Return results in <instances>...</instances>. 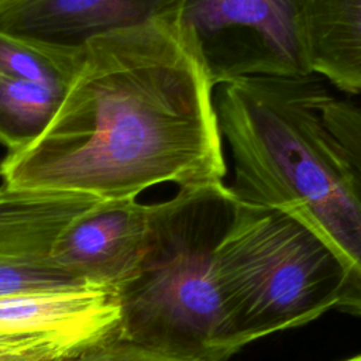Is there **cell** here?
<instances>
[{"label":"cell","mask_w":361,"mask_h":361,"mask_svg":"<svg viewBox=\"0 0 361 361\" xmlns=\"http://www.w3.org/2000/svg\"><path fill=\"white\" fill-rule=\"evenodd\" d=\"M213 86L168 23L103 34L45 131L0 162L3 186L137 199L159 183L223 182Z\"/></svg>","instance_id":"cell-1"},{"label":"cell","mask_w":361,"mask_h":361,"mask_svg":"<svg viewBox=\"0 0 361 361\" xmlns=\"http://www.w3.org/2000/svg\"><path fill=\"white\" fill-rule=\"evenodd\" d=\"M329 92L313 76H252L220 85L214 106L238 200L283 210L338 257V310L361 317V197L322 117Z\"/></svg>","instance_id":"cell-2"},{"label":"cell","mask_w":361,"mask_h":361,"mask_svg":"<svg viewBox=\"0 0 361 361\" xmlns=\"http://www.w3.org/2000/svg\"><path fill=\"white\" fill-rule=\"evenodd\" d=\"M238 199L223 182L178 188L151 203L145 255L118 292V337L185 361H227L228 345L213 259Z\"/></svg>","instance_id":"cell-3"},{"label":"cell","mask_w":361,"mask_h":361,"mask_svg":"<svg viewBox=\"0 0 361 361\" xmlns=\"http://www.w3.org/2000/svg\"><path fill=\"white\" fill-rule=\"evenodd\" d=\"M213 271L233 354L337 309L347 285L341 261L307 226L243 200L216 247Z\"/></svg>","instance_id":"cell-4"},{"label":"cell","mask_w":361,"mask_h":361,"mask_svg":"<svg viewBox=\"0 0 361 361\" xmlns=\"http://www.w3.org/2000/svg\"><path fill=\"white\" fill-rule=\"evenodd\" d=\"M312 0H182L173 27L212 86L252 76H313Z\"/></svg>","instance_id":"cell-5"},{"label":"cell","mask_w":361,"mask_h":361,"mask_svg":"<svg viewBox=\"0 0 361 361\" xmlns=\"http://www.w3.org/2000/svg\"><path fill=\"white\" fill-rule=\"evenodd\" d=\"M99 199L63 192L0 188V296L86 289L52 262L65 226Z\"/></svg>","instance_id":"cell-6"},{"label":"cell","mask_w":361,"mask_h":361,"mask_svg":"<svg viewBox=\"0 0 361 361\" xmlns=\"http://www.w3.org/2000/svg\"><path fill=\"white\" fill-rule=\"evenodd\" d=\"M151 226V204L103 199L61 231L52 262L89 288L120 292L138 274Z\"/></svg>","instance_id":"cell-7"},{"label":"cell","mask_w":361,"mask_h":361,"mask_svg":"<svg viewBox=\"0 0 361 361\" xmlns=\"http://www.w3.org/2000/svg\"><path fill=\"white\" fill-rule=\"evenodd\" d=\"M118 292L86 288L0 296V343H48L72 354L120 334Z\"/></svg>","instance_id":"cell-8"},{"label":"cell","mask_w":361,"mask_h":361,"mask_svg":"<svg viewBox=\"0 0 361 361\" xmlns=\"http://www.w3.org/2000/svg\"><path fill=\"white\" fill-rule=\"evenodd\" d=\"M182 0H0V31L82 51L93 38L148 23L175 24Z\"/></svg>","instance_id":"cell-9"},{"label":"cell","mask_w":361,"mask_h":361,"mask_svg":"<svg viewBox=\"0 0 361 361\" xmlns=\"http://www.w3.org/2000/svg\"><path fill=\"white\" fill-rule=\"evenodd\" d=\"M309 58L313 75L361 93V0H312Z\"/></svg>","instance_id":"cell-10"},{"label":"cell","mask_w":361,"mask_h":361,"mask_svg":"<svg viewBox=\"0 0 361 361\" xmlns=\"http://www.w3.org/2000/svg\"><path fill=\"white\" fill-rule=\"evenodd\" d=\"M65 93L0 75V142L8 152L25 148L49 126Z\"/></svg>","instance_id":"cell-11"},{"label":"cell","mask_w":361,"mask_h":361,"mask_svg":"<svg viewBox=\"0 0 361 361\" xmlns=\"http://www.w3.org/2000/svg\"><path fill=\"white\" fill-rule=\"evenodd\" d=\"M82 61V51H68L27 41L0 31V75L65 93Z\"/></svg>","instance_id":"cell-12"},{"label":"cell","mask_w":361,"mask_h":361,"mask_svg":"<svg viewBox=\"0 0 361 361\" xmlns=\"http://www.w3.org/2000/svg\"><path fill=\"white\" fill-rule=\"evenodd\" d=\"M322 117L361 197V106L327 94L322 102Z\"/></svg>","instance_id":"cell-13"},{"label":"cell","mask_w":361,"mask_h":361,"mask_svg":"<svg viewBox=\"0 0 361 361\" xmlns=\"http://www.w3.org/2000/svg\"><path fill=\"white\" fill-rule=\"evenodd\" d=\"M62 361H185L169 357L138 344L120 338L118 336L104 343L89 347Z\"/></svg>","instance_id":"cell-14"},{"label":"cell","mask_w":361,"mask_h":361,"mask_svg":"<svg viewBox=\"0 0 361 361\" xmlns=\"http://www.w3.org/2000/svg\"><path fill=\"white\" fill-rule=\"evenodd\" d=\"M71 355L48 343H0V361H62Z\"/></svg>","instance_id":"cell-15"},{"label":"cell","mask_w":361,"mask_h":361,"mask_svg":"<svg viewBox=\"0 0 361 361\" xmlns=\"http://www.w3.org/2000/svg\"><path fill=\"white\" fill-rule=\"evenodd\" d=\"M341 361H361V354L350 357V358H345V360H341Z\"/></svg>","instance_id":"cell-16"}]
</instances>
